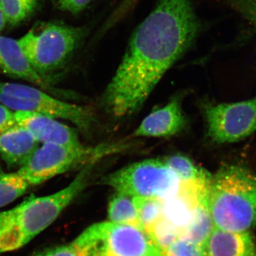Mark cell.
<instances>
[{"mask_svg":"<svg viewBox=\"0 0 256 256\" xmlns=\"http://www.w3.org/2000/svg\"><path fill=\"white\" fill-rule=\"evenodd\" d=\"M133 204L143 230H146L163 218L164 200L152 197H133Z\"/></svg>","mask_w":256,"mask_h":256,"instance_id":"obj_17","label":"cell"},{"mask_svg":"<svg viewBox=\"0 0 256 256\" xmlns=\"http://www.w3.org/2000/svg\"><path fill=\"white\" fill-rule=\"evenodd\" d=\"M163 160L178 176L180 183L204 180L212 176L210 173L194 164L193 162L186 156L176 154Z\"/></svg>","mask_w":256,"mask_h":256,"instance_id":"obj_20","label":"cell"},{"mask_svg":"<svg viewBox=\"0 0 256 256\" xmlns=\"http://www.w3.org/2000/svg\"><path fill=\"white\" fill-rule=\"evenodd\" d=\"M108 217L112 223L132 226L143 230L132 198L128 195L117 192L111 198Z\"/></svg>","mask_w":256,"mask_h":256,"instance_id":"obj_15","label":"cell"},{"mask_svg":"<svg viewBox=\"0 0 256 256\" xmlns=\"http://www.w3.org/2000/svg\"><path fill=\"white\" fill-rule=\"evenodd\" d=\"M101 184L131 197L165 200L178 192L180 181L164 160L136 163L102 178Z\"/></svg>","mask_w":256,"mask_h":256,"instance_id":"obj_8","label":"cell"},{"mask_svg":"<svg viewBox=\"0 0 256 256\" xmlns=\"http://www.w3.org/2000/svg\"><path fill=\"white\" fill-rule=\"evenodd\" d=\"M129 148L126 142L109 143L92 148L43 144L38 146L18 173L30 185H40L58 175L79 166L84 168L90 163H97L106 156Z\"/></svg>","mask_w":256,"mask_h":256,"instance_id":"obj_5","label":"cell"},{"mask_svg":"<svg viewBox=\"0 0 256 256\" xmlns=\"http://www.w3.org/2000/svg\"><path fill=\"white\" fill-rule=\"evenodd\" d=\"M88 33L86 28L38 22L18 42L32 67L48 82L70 62Z\"/></svg>","mask_w":256,"mask_h":256,"instance_id":"obj_4","label":"cell"},{"mask_svg":"<svg viewBox=\"0 0 256 256\" xmlns=\"http://www.w3.org/2000/svg\"><path fill=\"white\" fill-rule=\"evenodd\" d=\"M16 124L26 128L42 144L79 146L82 144L72 128L53 118L28 111H15Z\"/></svg>","mask_w":256,"mask_h":256,"instance_id":"obj_10","label":"cell"},{"mask_svg":"<svg viewBox=\"0 0 256 256\" xmlns=\"http://www.w3.org/2000/svg\"><path fill=\"white\" fill-rule=\"evenodd\" d=\"M92 0H54L56 8L65 12L77 14L86 9Z\"/></svg>","mask_w":256,"mask_h":256,"instance_id":"obj_24","label":"cell"},{"mask_svg":"<svg viewBox=\"0 0 256 256\" xmlns=\"http://www.w3.org/2000/svg\"><path fill=\"white\" fill-rule=\"evenodd\" d=\"M0 104L14 111L36 112L70 121L84 131L90 130L94 114L88 108L58 100L36 88L0 82Z\"/></svg>","mask_w":256,"mask_h":256,"instance_id":"obj_7","label":"cell"},{"mask_svg":"<svg viewBox=\"0 0 256 256\" xmlns=\"http://www.w3.org/2000/svg\"><path fill=\"white\" fill-rule=\"evenodd\" d=\"M208 136L224 144L239 142L256 132V98L204 107Z\"/></svg>","mask_w":256,"mask_h":256,"instance_id":"obj_9","label":"cell"},{"mask_svg":"<svg viewBox=\"0 0 256 256\" xmlns=\"http://www.w3.org/2000/svg\"><path fill=\"white\" fill-rule=\"evenodd\" d=\"M30 186L18 172L6 173L0 168V208L22 196Z\"/></svg>","mask_w":256,"mask_h":256,"instance_id":"obj_16","label":"cell"},{"mask_svg":"<svg viewBox=\"0 0 256 256\" xmlns=\"http://www.w3.org/2000/svg\"><path fill=\"white\" fill-rule=\"evenodd\" d=\"M204 30L192 0H160L132 34L104 94L114 117L141 108L164 74L191 50Z\"/></svg>","mask_w":256,"mask_h":256,"instance_id":"obj_1","label":"cell"},{"mask_svg":"<svg viewBox=\"0 0 256 256\" xmlns=\"http://www.w3.org/2000/svg\"><path fill=\"white\" fill-rule=\"evenodd\" d=\"M6 24H8V20H6V15H5L4 10L0 4V32L4 30Z\"/></svg>","mask_w":256,"mask_h":256,"instance_id":"obj_27","label":"cell"},{"mask_svg":"<svg viewBox=\"0 0 256 256\" xmlns=\"http://www.w3.org/2000/svg\"><path fill=\"white\" fill-rule=\"evenodd\" d=\"M164 256H206L204 246L178 238L164 252Z\"/></svg>","mask_w":256,"mask_h":256,"instance_id":"obj_22","label":"cell"},{"mask_svg":"<svg viewBox=\"0 0 256 256\" xmlns=\"http://www.w3.org/2000/svg\"><path fill=\"white\" fill-rule=\"evenodd\" d=\"M208 207L214 226L232 232L256 227V174L240 165L222 166L210 180Z\"/></svg>","mask_w":256,"mask_h":256,"instance_id":"obj_3","label":"cell"},{"mask_svg":"<svg viewBox=\"0 0 256 256\" xmlns=\"http://www.w3.org/2000/svg\"><path fill=\"white\" fill-rule=\"evenodd\" d=\"M214 228V226L208 210L207 201L200 207L194 220L186 229L182 238L204 246Z\"/></svg>","mask_w":256,"mask_h":256,"instance_id":"obj_18","label":"cell"},{"mask_svg":"<svg viewBox=\"0 0 256 256\" xmlns=\"http://www.w3.org/2000/svg\"><path fill=\"white\" fill-rule=\"evenodd\" d=\"M0 72L34 84L45 92H54L48 82L32 67L18 42L9 37L0 36Z\"/></svg>","mask_w":256,"mask_h":256,"instance_id":"obj_11","label":"cell"},{"mask_svg":"<svg viewBox=\"0 0 256 256\" xmlns=\"http://www.w3.org/2000/svg\"><path fill=\"white\" fill-rule=\"evenodd\" d=\"M42 0H0V4L6 15L8 24L16 26L32 18Z\"/></svg>","mask_w":256,"mask_h":256,"instance_id":"obj_19","label":"cell"},{"mask_svg":"<svg viewBox=\"0 0 256 256\" xmlns=\"http://www.w3.org/2000/svg\"><path fill=\"white\" fill-rule=\"evenodd\" d=\"M40 144L30 131L16 124L0 134V156L8 166H22Z\"/></svg>","mask_w":256,"mask_h":256,"instance_id":"obj_14","label":"cell"},{"mask_svg":"<svg viewBox=\"0 0 256 256\" xmlns=\"http://www.w3.org/2000/svg\"><path fill=\"white\" fill-rule=\"evenodd\" d=\"M222 2L250 24L256 32V0H222Z\"/></svg>","mask_w":256,"mask_h":256,"instance_id":"obj_23","label":"cell"},{"mask_svg":"<svg viewBox=\"0 0 256 256\" xmlns=\"http://www.w3.org/2000/svg\"><path fill=\"white\" fill-rule=\"evenodd\" d=\"M146 232L163 252L173 242L181 238L180 232L164 218L156 222Z\"/></svg>","mask_w":256,"mask_h":256,"instance_id":"obj_21","label":"cell"},{"mask_svg":"<svg viewBox=\"0 0 256 256\" xmlns=\"http://www.w3.org/2000/svg\"><path fill=\"white\" fill-rule=\"evenodd\" d=\"M72 245L80 256H164L146 230L110 222L89 227Z\"/></svg>","mask_w":256,"mask_h":256,"instance_id":"obj_6","label":"cell"},{"mask_svg":"<svg viewBox=\"0 0 256 256\" xmlns=\"http://www.w3.org/2000/svg\"><path fill=\"white\" fill-rule=\"evenodd\" d=\"M16 124L14 112L0 104V134Z\"/></svg>","mask_w":256,"mask_h":256,"instance_id":"obj_25","label":"cell"},{"mask_svg":"<svg viewBox=\"0 0 256 256\" xmlns=\"http://www.w3.org/2000/svg\"><path fill=\"white\" fill-rule=\"evenodd\" d=\"M96 163L84 166L67 188L50 196L26 198L0 213V254L25 246L50 226L87 188Z\"/></svg>","mask_w":256,"mask_h":256,"instance_id":"obj_2","label":"cell"},{"mask_svg":"<svg viewBox=\"0 0 256 256\" xmlns=\"http://www.w3.org/2000/svg\"><path fill=\"white\" fill-rule=\"evenodd\" d=\"M33 256H80L75 248L72 244L70 245L60 246L47 249L40 252Z\"/></svg>","mask_w":256,"mask_h":256,"instance_id":"obj_26","label":"cell"},{"mask_svg":"<svg viewBox=\"0 0 256 256\" xmlns=\"http://www.w3.org/2000/svg\"><path fill=\"white\" fill-rule=\"evenodd\" d=\"M206 256H256L250 232H232L214 227L204 244Z\"/></svg>","mask_w":256,"mask_h":256,"instance_id":"obj_13","label":"cell"},{"mask_svg":"<svg viewBox=\"0 0 256 256\" xmlns=\"http://www.w3.org/2000/svg\"><path fill=\"white\" fill-rule=\"evenodd\" d=\"M186 124L181 104L174 100L149 114L134 134L136 137H170L181 132Z\"/></svg>","mask_w":256,"mask_h":256,"instance_id":"obj_12","label":"cell"}]
</instances>
